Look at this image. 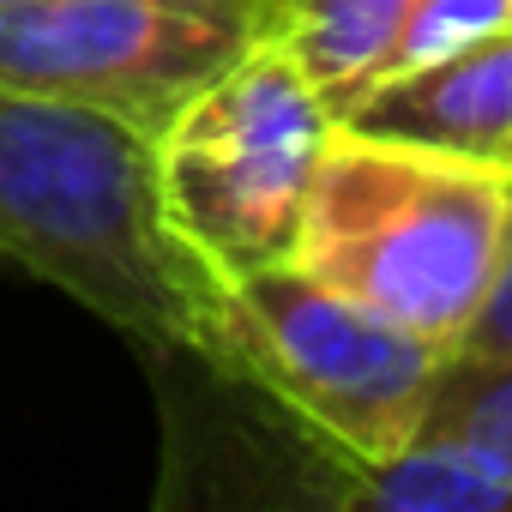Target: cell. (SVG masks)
<instances>
[{"instance_id":"obj_8","label":"cell","mask_w":512,"mask_h":512,"mask_svg":"<svg viewBox=\"0 0 512 512\" xmlns=\"http://www.w3.org/2000/svg\"><path fill=\"white\" fill-rule=\"evenodd\" d=\"M410 0H253V37L278 43L302 79L338 109L380 73Z\"/></svg>"},{"instance_id":"obj_4","label":"cell","mask_w":512,"mask_h":512,"mask_svg":"<svg viewBox=\"0 0 512 512\" xmlns=\"http://www.w3.org/2000/svg\"><path fill=\"white\" fill-rule=\"evenodd\" d=\"M326 133V97L278 43L253 37L151 133L163 229L205 278L284 266Z\"/></svg>"},{"instance_id":"obj_5","label":"cell","mask_w":512,"mask_h":512,"mask_svg":"<svg viewBox=\"0 0 512 512\" xmlns=\"http://www.w3.org/2000/svg\"><path fill=\"white\" fill-rule=\"evenodd\" d=\"M247 43V0H0V85L139 133H157Z\"/></svg>"},{"instance_id":"obj_2","label":"cell","mask_w":512,"mask_h":512,"mask_svg":"<svg viewBox=\"0 0 512 512\" xmlns=\"http://www.w3.org/2000/svg\"><path fill=\"white\" fill-rule=\"evenodd\" d=\"M512 217V169L332 121L290 266L368 314L458 344L488 296Z\"/></svg>"},{"instance_id":"obj_11","label":"cell","mask_w":512,"mask_h":512,"mask_svg":"<svg viewBox=\"0 0 512 512\" xmlns=\"http://www.w3.org/2000/svg\"><path fill=\"white\" fill-rule=\"evenodd\" d=\"M500 31H512V0H410L404 19H398V37H392V49L380 61V73L362 91L410 79L422 67H440V61H452V55L500 37Z\"/></svg>"},{"instance_id":"obj_7","label":"cell","mask_w":512,"mask_h":512,"mask_svg":"<svg viewBox=\"0 0 512 512\" xmlns=\"http://www.w3.org/2000/svg\"><path fill=\"white\" fill-rule=\"evenodd\" d=\"M338 121L380 133V139L506 163V151H512V31H500L440 67H422L410 79L350 97L338 109Z\"/></svg>"},{"instance_id":"obj_9","label":"cell","mask_w":512,"mask_h":512,"mask_svg":"<svg viewBox=\"0 0 512 512\" xmlns=\"http://www.w3.org/2000/svg\"><path fill=\"white\" fill-rule=\"evenodd\" d=\"M374 512H512V476L464 440L416 434L374 464Z\"/></svg>"},{"instance_id":"obj_12","label":"cell","mask_w":512,"mask_h":512,"mask_svg":"<svg viewBox=\"0 0 512 512\" xmlns=\"http://www.w3.org/2000/svg\"><path fill=\"white\" fill-rule=\"evenodd\" d=\"M452 356H470V362H512V217H506V241H500V266L488 278V296L482 308L470 314L464 338L452 344Z\"/></svg>"},{"instance_id":"obj_14","label":"cell","mask_w":512,"mask_h":512,"mask_svg":"<svg viewBox=\"0 0 512 512\" xmlns=\"http://www.w3.org/2000/svg\"><path fill=\"white\" fill-rule=\"evenodd\" d=\"M247 7H253V0H247Z\"/></svg>"},{"instance_id":"obj_10","label":"cell","mask_w":512,"mask_h":512,"mask_svg":"<svg viewBox=\"0 0 512 512\" xmlns=\"http://www.w3.org/2000/svg\"><path fill=\"white\" fill-rule=\"evenodd\" d=\"M422 434L464 440L512 476V362L446 356L434 398H428V416H422Z\"/></svg>"},{"instance_id":"obj_3","label":"cell","mask_w":512,"mask_h":512,"mask_svg":"<svg viewBox=\"0 0 512 512\" xmlns=\"http://www.w3.org/2000/svg\"><path fill=\"white\" fill-rule=\"evenodd\" d=\"M187 350L368 464H386L422 434L434 380L452 356L446 344L326 290L290 260L211 278Z\"/></svg>"},{"instance_id":"obj_1","label":"cell","mask_w":512,"mask_h":512,"mask_svg":"<svg viewBox=\"0 0 512 512\" xmlns=\"http://www.w3.org/2000/svg\"><path fill=\"white\" fill-rule=\"evenodd\" d=\"M0 266H19L151 350H187L211 278L163 229L151 133L0 85Z\"/></svg>"},{"instance_id":"obj_13","label":"cell","mask_w":512,"mask_h":512,"mask_svg":"<svg viewBox=\"0 0 512 512\" xmlns=\"http://www.w3.org/2000/svg\"><path fill=\"white\" fill-rule=\"evenodd\" d=\"M506 169H512V151H506Z\"/></svg>"},{"instance_id":"obj_6","label":"cell","mask_w":512,"mask_h":512,"mask_svg":"<svg viewBox=\"0 0 512 512\" xmlns=\"http://www.w3.org/2000/svg\"><path fill=\"white\" fill-rule=\"evenodd\" d=\"M181 380L163 374V434L169 470L163 500H223V506H320L374 512V464L296 422L284 404L247 380L181 350Z\"/></svg>"}]
</instances>
